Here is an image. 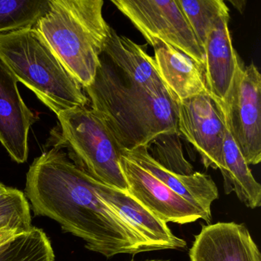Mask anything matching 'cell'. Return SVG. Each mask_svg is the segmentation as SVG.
<instances>
[{"instance_id":"obj_7","label":"cell","mask_w":261,"mask_h":261,"mask_svg":"<svg viewBox=\"0 0 261 261\" xmlns=\"http://www.w3.org/2000/svg\"><path fill=\"white\" fill-rule=\"evenodd\" d=\"M148 43L160 40L189 56L204 68V56L178 0H111Z\"/></svg>"},{"instance_id":"obj_3","label":"cell","mask_w":261,"mask_h":261,"mask_svg":"<svg viewBox=\"0 0 261 261\" xmlns=\"http://www.w3.org/2000/svg\"><path fill=\"white\" fill-rule=\"evenodd\" d=\"M103 4V0H48V10L33 25L83 89L94 81L111 36Z\"/></svg>"},{"instance_id":"obj_14","label":"cell","mask_w":261,"mask_h":261,"mask_svg":"<svg viewBox=\"0 0 261 261\" xmlns=\"http://www.w3.org/2000/svg\"><path fill=\"white\" fill-rule=\"evenodd\" d=\"M230 15L222 16L211 30L204 43V77L212 98L222 105L231 87L239 64L232 45L228 24Z\"/></svg>"},{"instance_id":"obj_17","label":"cell","mask_w":261,"mask_h":261,"mask_svg":"<svg viewBox=\"0 0 261 261\" xmlns=\"http://www.w3.org/2000/svg\"><path fill=\"white\" fill-rule=\"evenodd\" d=\"M51 241L42 229L33 226L0 247V261H55Z\"/></svg>"},{"instance_id":"obj_8","label":"cell","mask_w":261,"mask_h":261,"mask_svg":"<svg viewBox=\"0 0 261 261\" xmlns=\"http://www.w3.org/2000/svg\"><path fill=\"white\" fill-rule=\"evenodd\" d=\"M178 129L199 153L206 169L225 170L223 146L226 126L219 105L209 94L178 101Z\"/></svg>"},{"instance_id":"obj_13","label":"cell","mask_w":261,"mask_h":261,"mask_svg":"<svg viewBox=\"0 0 261 261\" xmlns=\"http://www.w3.org/2000/svg\"><path fill=\"white\" fill-rule=\"evenodd\" d=\"M121 154L146 169L171 191L201 211L205 217L206 222L210 224L212 203L219 197L218 187L210 175L199 172H194L190 175L171 172L152 158L148 146L123 150Z\"/></svg>"},{"instance_id":"obj_19","label":"cell","mask_w":261,"mask_h":261,"mask_svg":"<svg viewBox=\"0 0 261 261\" xmlns=\"http://www.w3.org/2000/svg\"><path fill=\"white\" fill-rule=\"evenodd\" d=\"M48 9V0H0V35L33 27Z\"/></svg>"},{"instance_id":"obj_9","label":"cell","mask_w":261,"mask_h":261,"mask_svg":"<svg viewBox=\"0 0 261 261\" xmlns=\"http://www.w3.org/2000/svg\"><path fill=\"white\" fill-rule=\"evenodd\" d=\"M120 168L128 194L162 221L178 224H190L199 219L206 221L201 211L122 154Z\"/></svg>"},{"instance_id":"obj_16","label":"cell","mask_w":261,"mask_h":261,"mask_svg":"<svg viewBox=\"0 0 261 261\" xmlns=\"http://www.w3.org/2000/svg\"><path fill=\"white\" fill-rule=\"evenodd\" d=\"M225 170L222 172L224 189L227 195L234 192L246 207L257 208L261 205V186L253 177L249 165L240 152L226 127L223 146Z\"/></svg>"},{"instance_id":"obj_6","label":"cell","mask_w":261,"mask_h":261,"mask_svg":"<svg viewBox=\"0 0 261 261\" xmlns=\"http://www.w3.org/2000/svg\"><path fill=\"white\" fill-rule=\"evenodd\" d=\"M218 105L226 127L247 164H259L261 161V76L254 64L244 68L239 62L225 100L222 105Z\"/></svg>"},{"instance_id":"obj_21","label":"cell","mask_w":261,"mask_h":261,"mask_svg":"<svg viewBox=\"0 0 261 261\" xmlns=\"http://www.w3.org/2000/svg\"><path fill=\"white\" fill-rule=\"evenodd\" d=\"M19 234H20V233H17L16 232L0 230V247L10 242V241H12L13 238H16Z\"/></svg>"},{"instance_id":"obj_23","label":"cell","mask_w":261,"mask_h":261,"mask_svg":"<svg viewBox=\"0 0 261 261\" xmlns=\"http://www.w3.org/2000/svg\"><path fill=\"white\" fill-rule=\"evenodd\" d=\"M146 261H169V260H163V259H150V260Z\"/></svg>"},{"instance_id":"obj_20","label":"cell","mask_w":261,"mask_h":261,"mask_svg":"<svg viewBox=\"0 0 261 261\" xmlns=\"http://www.w3.org/2000/svg\"><path fill=\"white\" fill-rule=\"evenodd\" d=\"M31 207L25 193L10 188L0 196V230L25 233L33 227Z\"/></svg>"},{"instance_id":"obj_5","label":"cell","mask_w":261,"mask_h":261,"mask_svg":"<svg viewBox=\"0 0 261 261\" xmlns=\"http://www.w3.org/2000/svg\"><path fill=\"white\" fill-rule=\"evenodd\" d=\"M57 117L50 145L67 149L70 160L94 179L127 192L120 168L122 150L105 122L88 106L63 111Z\"/></svg>"},{"instance_id":"obj_12","label":"cell","mask_w":261,"mask_h":261,"mask_svg":"<svg viewBox=\"0 0 261 261\" xmlns=\"http://www.w3.org/2000/svg\"><path fill=\"white\" fill-rule=\"evenodd\" d=\"M100 197L124 218L137 234L152 247V250H178L186 248V241L175 236L168 226L127 192L96 182Z\"/></svg>"},{"instance_id":"obj_22","label":"cell","mask_w":261,"mask_h":261,"mask_svg":"<svg viewBox=\"0 0 261 261\" xmlns=\"http://www.w3.org/2000/svg\"><path fill=\"white\" fill-rule=\"evenodd\" d=\"M10 188L0 182V196L8 192V191L10 190Z\"/></svg>"},{"instance_id":"obj_18","label":"cell","mask_w":261,"mask_h":261,"mask_svg":"<svg viewBox=\"0 0 261 261\" xmlns=\"http://www.w3.org/2000/svg\"><path fill=\"white\" fill-rule=\"evenodd\" d=\"M178 3L203 49L214 25L229 14L228 7L222 0H178Z\"/></svg>"},{"instance_id":"obj_10","label":"cell","mask_w":261,"mask_h":261,"mask_svg":"<svg viewBox=\"0 0 261 261\" xmlns=\"http://www.w3.org/2000/svg\"><path fill=\"white\" fill-rule=\"evenodd\" d=\"M190 261H261L259 247L244 224L217 222L201 226L189 249Z\"/></svg>"},{"instance_id":"obj_2","label":"cell","mask_w":261,"mask_h":261,"mask_svg":"<svg viewBox=\"0 0 261 261\" xmlns=\"http://www.w3.org/2000/svg\"><path fill=\"white\" fill-rule=\"evenodd\" d=\"M97 180L77 167L63 149L53 147L35 159L25 195L36 216L54 220L105 257L152 251L97 192Z\"/></svg>"},{"instance_id":"obj_11","label":"cell","mask_w":261,"mask_h":261,"mask_svg":"<svg viewBox=\"0 0 261 261\" xmlns=\"http://www.w3.org/2000/svg\"><path fill=\"white\" fill-rule=\"evenodd\" d=\"M18 81L0 60V143L12 160L22 164L29 156V134L36 120L21 97Z\"/></svg>"},{"instance_id":"obj_1","label":"cell","mask_w":261,"mask_h":261,"mask_svg":"<svg viewBox=\"0 0 261 261\" xmlns=\"http://www.w3.org/2000/svg\"><path fill=\"white\" fill-rule=\"evenodd\" d=\"M145 48L111 29L94 81L84 88L122 151L148 146L162 135H179V100Z\"/></svg>"},{"instance_id":"obj_4","label":"cell","mask_w":261,"mask_h":261,"mask_svg":"<svg viewBox=\"0 0 261 261\" xmlns=\"http://www.w3.org/2000/svg\"><path fill=\"white\" fill-rule=\"evenodd\" d=\"M0 60L57 116L90 105L83 88L33 27L0 35Z\"/></svg>"},{"instance_id":"obj_15","label":"cell","mask_w":261,"mask_h":261,"mask_svg":"<svg viewBox=\"0 0 261 261\" xmlns=\"http://www.w3.org/2000/svg\"><path fill=\"white\" fill-rule=\"evenodd\" d=\"M162 80L178 100L209 94L204 68L182 51L160 40L149 42Z\"/></svg>"}]
</instances>
